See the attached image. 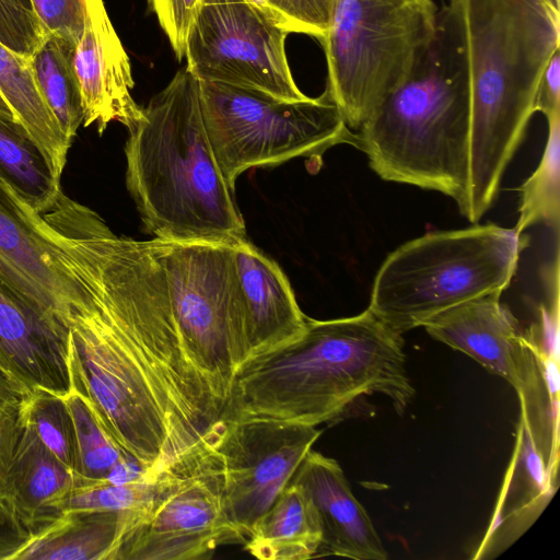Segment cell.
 Masks as SVG:
<instances>
[{
    "mask_svg": "<svg viewBox=\"0 0 560 560\" xmlns=\"http://www.w3.org/2000/svg\"><path fill=\"white\" fill-rule=\"evenodd\" d=\"M79 301L69 326L70 386L105 431L156 475L183 453L171 407L128 327L108 246L73 221L42 230Z\"/></svg>",
    "mask_w": 560,
    "mask_h": 560,
    "instance_id": "obj_1",
    "label": "cell"
},
{
    "mask_svg": "<svg viewBox=\"0 0 560 560\" xmlns=\"http://www.w3.org/2000/svg\"><path fill=\"white\" fill-rule=\"evenodd\" d=\"M371 394L388 397L398 413L411 402L415 388L401 335L369 308L345 318L307 317L299 337L237 366L220 420L276 419L317 427Z\"/></svg>",
    "mask_w": 560,
    "mask_h": 560,
    "instance_id": "obj_2",
    "label": "cell"
},
{
    "mask_svg": "<svg viewBox=\"0 0 560 560\" xmlns=\"http://www.w3.org/2000/svg\"><path fill=\"white\" fill-rule=\"evenodd\" d=\"M471 92L463 0L438 10L433 38L372 112L359 149L384 180L435 190L466 217L470 191Z\"/></svg>",
    "mask_w": 560,
    "mask_h": 560,
    "instance_id": "obj_3",
    "label": "cell"
},
{
    "mask_svg": "<svg viewBox=\"0 0 560 560\" xmlns=\"http://www.w3.org/2000/svg\"><path fill=\"white\" fill-rule=\"evenodd\" d=\"M128 131L126 185L149 234L228 244L246 237L235 190L208 139L199 81L186 67L142 107Z\"/></svg>",
    "mask_w": 560,
    "mask_h": 560,
    "instance_id": "obj_4",
    "label": "cell"
},
{
    "mask_svg": "<svg viewBox=\"0 0 560 560\" xmlns=\"http://www.w3.org/2000/svg\"><path fill=\"white\" fill-rule=\"evenodd\" d=\"M471 132L466 219L492 206L503 174L535 113L540 77L560 46L555 0H463Z\"/></svg>",
    "mask_w": 560,
    "mask_h": 560,
    "instance_id": "obj_5",
    "label": "cell"
},
{
    "mask_svg": "<svg viewBox=\"0 0 560 560\" xmlns=\"http://www.w3.org/2000/svg\"><path fill=\"white\" fill-rule=\"evenodd\" d=\"M526 245V236L497 224L425 233L387 255L368 308L402 335L456 305L501 295Z\"/></svg>",
    "mask_w": 560,
    "mask_h": 560,
    "instance_id": "obj_6",
    "label": "cell"
},
{
    "mask_svg": "<svg viewBox=\"0 0 560 560\" xmlns=\"http://www.w3.org/2000/svg\"><path fill=\"white\" fill-rule=\"evenodd\" d=\"M438 10L433 0H338L320 43L326 91L351 130L411 72L433 38Z\"/></svg>",
    "mask_w": 560,
    "mask_h": 560,
    "instance_id": "obj_7",
    "label": "cell"
},
{
    "mask_svg": "<svg viewBox=\"0 0 560 560\" xmlns=\"http://www.w3.org/2000/svg\"><path fill=\"white\" fill-rule=\"evenodd\" d=\"M219 420L162 467L151 491L126 511L108 560H205L228 544H243L224 502Z\"/></svg>",
    "mask_w": 560,
    "mask_h": 560,
    "instance_id": "obj_8",
    "label": "cell"
},
{
    "mask_svg": "<svg viewBox=\"0 0 560 560\" xmlns=\"http://www.w3.org/2000/svg\"><path fill=\"white\" fill-rule=\"evenodd\" d=\"M205 128L217 163L235 190L252 167L294 158L320 160L330 148L360 139L346 124L327 91L316 98L283 100L269 93L199 81Z\"/></svg>",
    "mask_w": 560,
    "mask_h": 560,
    "instance_id": "obj_9",
    "label": "cell"
},
{
    "mask_svg": "<svg viewBox=\"0 0 560 560\" xmlns=\"http://www.w3.org/2000/svg\"><path fill=\"white\" fill-rule=\"evenodd\" d=\"M159 246L185 355L222 413L248 358L233 244L159 238Z\"/></svg>",
    "mask_w": 560,
    "mask_h": 560,
    "instance_id": "obj_10",
    "label": "cell"
},
{
    "mask_svg": "<svg viewBox=\"0 0 560 560\" xmlns=\"http://www.w3.org/2000/svg\"><path fill=\"white\" fill-rule=\"evenodd\" d=\"M287 36L255 0H201L187 34L186 69L198 81L303 100L288 62Z\"/></svg>",
    "mask_w": 560,
    "mask_h": 560,
    "instance_id": "obj_11",
    "label": "cell"
},
{
    "mask_svg": "<svg viewBox=\"0 0 560 560\" xmlns=\"http://www.w3.org/2000/svg\"><path fill=\"white\" fill-rule=\"evenodd\" d=\"M220 421L225 509L245 544L322 431L276 419Z\"/></svg>",
    "mask_w": 560,
    "mask_h": 560,
    "instance_id": "obj_12",
    "label": "cell"
},
{
    "mask_svg": "<svg viewBox=\"0 0 560 560\" xmlns=\"http://www.w3.org/2000/svg\"><path fill=\"white\" fill-rule=\"evenodd\" d=\"M500 294L480 296L448 308L422 327L438 341L460 351L509 382L517 395L530 385L536 353Z\"/></svg>",
    "mask_w": 560,
    "mask_h": 560,
    "instance_id": "obj_13",
    "label": "cell"
},
{
    "mask_svg": "<svg viewBox=\"0 0 560 560\" xmlns=\"http://www.w3.org/2000/svg\"><path fill=\"white\" fill-rule=\"evenodd\" d=\"M84 27L73 54L83 126L95 124L102 135L112 121H118L129 130L142 117V107L131 95L135 81L129 57L104 1L84 0Z\"/></svg>",
    "mask_w": 560,
    "mask_h": 560,
    "instance_id": "obj_14",
    "label": "cell"
},
{
    "mask_svg": "<svg viewBox=\"0 0 560 560\" xmlns=\"http://www.w3.org/2000/svg\"><path fill=\"white\" fill-rule=\"evenodd\" d=\"M0 277L43 318L69 329L78 294L0 178Z\"/></svg>",
    "mask_w": 560,
    "mask_h": 560,
    "instance_id": "obj_15",
    "label": "cell"
},
{
    "mask_svg": "<svg viewBox=\"0 0 560 560\" xmlns=\"http://www.w3.org/2000/svg\"><path fill=\"white\" fill-rule=\"evenodd\" d=\"M0 370L30 390L70 387L69 329L37 314L0 277Z\"/></svg>",
    "mask_w": 560,
    "mask_h": 560,
    "instance_id": "obj_16",
    "label": "cell"
},
{
    "mask_svg": "<svg viewBox=\"0 0 560 560\" xmlns=\"http://www.w3.org/2000/svg\"><path fill=\"white\" fill-rule=\"evenodd\" d=\"M291 481L305 489L318 515L322 542L317 556L387 559L369 513L352 493L337 460L311 450Z\"/></svg>",
    "mask_w": 560,
    "mask_h": 560,
    "instance_id": "obj_17",
    "label": "cell"
},
{
    "mask_svg": "<svg viewBox=\"0 0 560 560\" xmlns=\"http://www.w3.org/2000/svg\"><path fill=\"white\" fill-rule=\"evenodd\" d=\"M248 358L299 337L307 317L280 266L247 237L233 243Z\"/></svg>",
    "mask_w": 560,
    "mask_h": 560,
    "instance_id": "obj_18",
    "label": "cell"
},
{
    "mask_svg": "<svg viewBox=\"0 0 560 560\" xmlns=\"http://www.w3.org/2000/svg\"><path fill=\"white\" fill-rule=\"evenodd\" d=\"M528 430L520 419L515 445L486 537L476 559L506 547L524 532L555 492Z\"/></svg>",
    "mask_w": 560,
    "mask_h": 560,
    "instance_id": "obj_19",
    "label": "cell"
},
{
    "mask_svg": "<svg viewBox=\"0 0 560 560\" xmlns=\"http://www.w3.org/2000/svg\"><path fill=\"white\" fill-rule=\"evenodd\" d=\"M13 479L24 523L36 538L62 514L79 479L45 446L30 422L19 442Z\"/></svg>",
    "mask_w": 560,
    "mask_h": 560,
    "instance_id": "obj_20",
    "label": "cell"
},
{
    "mask_svg": "<svg viewBox=\"0 0 560 560\" xmlns=\"http://www.w3.org/2000/svg\"><path fill=\"white\" fill-rule=\"evenodd\" d=\"M322 527L305 489L294 481L262 514L244 548L260 560H305L317 556Z\"/></svg>",
    "mask_w": 560,
    "mask_h": 560,
    "instance_id": "obj_21",
    "label": "cell"
},
{
    "mask_svg": "<svg viewBox=\"0 0 560 560\" xmlns=\"http://www.w3.org/2000/svg\"><path fill=\"white\" fill-rule=\"evenodd\" d=\"M0 95L61 179L71 142L46 105L34 78L30 58L0 43Z\"/></svg>",
    "mask_w": 560,
    "mask_h": 560,
    "instance_id": "obj_22",
    "label": "cell"
},
{
    "mask_svg": "<svg viewBox=\"0 0 560 560\" xmlns=\"http://www.w3.org/2000/svg\"><path fill=\"white\" fill-rule=\"evenodd\" d=\"M126 511H63L13 560H108Z\"/></svg>",
    "mask_w": 560,
    "mask_h": 560,
    "instance_id": "obj_23",
    "label": "cell"
},
{
    "mask_svg": "<svg viewBox=\"0 0 560 560\" xmlns=\"http://www.w3.org/2000/svg\"><path fill=\"white\" fill-rule=\"evenodd\" d=\"M0 178L39 212L62 190L61 179L18 121L0 119Z\"/></svg>",
    "mask_w": 560,
    "mask_h": 560,
    "instance_id": "obj_24",
    "label": "cell"
},
{
    "mask_svg": "<svg viewBox=\"0 0 560 560\" xmlns=\"http://www.w3.org/2000/svg\"><path fill=\"white\" fill-rule=\"evenodd\" d=\"M74 46L55 36H46L30 58L37 88L72 143L81 125L83 109L79 81L73 67Z\"/></svg>",
    "mask_w": 560,
    "mask_h": 560,
    "instance_id": "obj_25",
    "label": "cell"
},
{
    "mask_svg": "<svg viewBox=\"0 0 560 560\" xmlns=\"http://www.w3.org/2000/svg\"><path fill=\"white\" fill-rule=\"evenodd\" d=\"M33 392L0 370V526L33 540L15 493L13 465Z\"/></svg>",
    "mask_w": 560,
    "mask_h": 560,
    "instance_id": "obj_26",
    "label": "cell"
},
{
    "mask_svg": "<svg viewBox=\"0 0 560 560\" xmlns=\"http://www.w3.org/2000/svg\"><path fill=\"white\" fill-rule=\"evenodd\" d=\"M61 398L69 410L74 429L81 477V486L78 489L107 483L113 471L133 457L105 431L73 386H70Z\"/></svg>",
    "mask_w": 560,
    "mask_h": 560,
    "instance_id": "obj_27",
    "label": "cell"
},
{
    "mask_svg": "<svg viewBox=\"0 0 560 560\" xmlns=\"http://www.w3.org/2000/svg\"><path fill=\"white\" fill-rule=\"evenodd\" d=\"M548 121V139L536 171L521 187L518 220L513 228L518 234L536 224L559 230L560 114Z\"/></svg>",
    "mask_w": 560,
    "mask_h": 560,
    "instance_id": "obj_28",
    "label": "cell"
},
{
    "mask_svg": "<svg viewBox=\"0 0 560 560\" xmlns=\"http://www.w3.org/2000/svg\"><path fill=\"white\" fill-rule=\"evenodd\" d=\"M30 422L45 446L79 479L81 486L73 423L61 396L44 390L33 392Z\"/></svg>",
    "mask_w": 560,
    "mask_h": 560,
    "instance_id": "obj_29",
    "label": "cell"
},
{
    "mask_svg": "<svg viewBox=\"0 0 560 560\" xmlns=\"http://www.w3.org/2000/svg\"><path fill=\"white\" fill-rule=\"evenodd\" d=\"M284 32L323 40L338 0H255Z\"/></svg>",
    "mask_w": 560,
    "mask_h": 560,
    "instance_id": "obj_30",
    "label": "cell"
},
{
    "mask_svg": "<svg viewBox=\"0 0 560 560\" xmlns=\"http://www.w3.org/2000/svg\"><path fill=\"white\" fill-rule=\"evenodd\" d=\"M155 475L144 476L124 483H102L77 489L67 500L63 511H129L149 495ZM62 511V512H63Z\"/></svg>",
    "mask_w": 560,
    "mask_h": 560,
    "instance_id": "obj_31",
    "label": "cell"
},
{
    "mask_svg": "<svg viewBox=\"0 0 560 560\" xmlns=\"http://www.w3.org/2000/svg\"><path fill=\"white\" fill-rule=\"evenodd\" d=\"M45 37L31 0H0V43L31 58Z\"/></svg>",
    "mask_w": 560,
    "mask_h": 560,
    "instance_id": "obj_32",
    "label": "cell"
},
{
    "mask_svg": "<svg viewBox=\"0 0 560 560\" xmlns=\"http://www.w3.org/2000/svg\"><path fill=\"white\" fill-rule=\"evenodd\" d=\"M45 36L59 37L75 47L85 20L84 0H31Z\"/></svg>",
    "mask_w": 560,
    "mask_h": 560,
    "instance_id": "obj_33",
    "label": "cell"
},
{
    "mask_svg": "<svg viewBox=\"0 0 560 560\" xmlns=\"http://www.w3.org/2000/svg\"><path fill=\"white\" fill-rule=\"evenodd\" d=\"M201 0H148L178 60L185 56L187 34Z\"/></svg>",
    "mask_w": 560,
    "mask_h": 560,
    "instance_id": "obj_34",
    "label": "cell"
},
{
    "mask_svg": "<svg viewBox=\"0 0 560 560\" xmlns=\"http://www.w3.org/2000/svg\"><path fill=\"white\" fill-rule=\"evenodd\" d=\"M534 109L546 119L560 114V50L552 55L540 77Z\"/></svg>",
    "mask_w": 560,
    "mask_h": 560,
    "instance_id": "obj_35",
    "label": "cell"
},
{
    "mask_svg": "<svg viewBox=\"0 0 560 560\" xmlns=\"http://www.w3.org/2000/svg\"><path fill=\"white\" fill-rule=\"evenodd\" d=\"M0 119L8 120V121H18L14 117V114L12 113L9 105L5 103L3 97L0 95ZM19 122V121H18Z\"/></svg>",
    "mask_w": 560,
    "mask_h": 560,
    "instance_id": "obj_36",
    "label": "cell"
},
{
    "mask_svg": "<svg viewBox=\"0 0 560 560\" xmlns=\"http://www.w3.org/2000/svg\"><path fill=\"white\" fill-rule=\"evenodd\" d=\"M555 1H556V2H558V3H560V1H559V0H555Z\"/></svg>",
    "mask_w": 560,
    "mask_h": 560,
    "instance_id": "obj_37",
    "label": "cell"
}]
</instances>
